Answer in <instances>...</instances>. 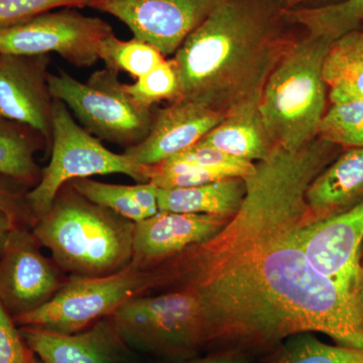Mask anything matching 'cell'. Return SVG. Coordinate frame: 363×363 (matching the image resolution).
<instances>
[{
  "mask_svg": "<svg viewBox=\"0 0 363 363\" xmlns=\"http://www.w3.org/2000/svg\"><path fill=\"white\" fill-rule=\"evenodd\" d=\"M277 0H224L174 55L181 99L226 112L259 100L298 40Z\"/></svg>",
  "mask_w": 363,
  "mask_h": 363,
  "instance_id": "cell-2",
  "label": "cell"
},
{
  "mask_svg": "<svg viewBox=\"0 0 363 363\" xmlns=\"http://www.w3.org/2000/svg\"><path fill=\"white\" fill-rule=\"evenodd\" d=\"M331 40H297L267 79L259 99L262 121L274 147L298 150L316 140L327 109L323 63Z\"/></svg>",
  "mask_w": 363,
  "mask_h": 363,
  "instance_id": "cell-4",
  "label": "cell"
},
{
  "mask_svg": "<svg viewBox=\"0 0 363 363\" xmlns=\"http://www.w3.org/2000/svg\"><path fill=\"white\" fill-rule=\"evenodd\" d=\"M130 195L133 201L136 203L145 214L147 218L154 216L159 209V188L155 184L147 182V183H140L138 185L130 186Z\"/></svg>",
  "mask_w": 363,
  "mask_h": 363,
  "instance_id": "cell-32",
  "label": "cell"
},
{
  "mask_svg": "<svg viewBox=\"0 0 363 363\" xmlns=\"http://www.w3.org/2000/svg\"><path fill=\"white\" fill-rule=\"evenodd\" d=\"M26 188L6 177L0 176V209L16 225L32 228L35 219L26 202Z\"/></svg>",
  "mask_w": 363,
  "mask_h": 363,
  "instance_id": "cell-31",
  "label": "cell"
},
{
  "mask_svg": "<svg viewBox=\"0 0 363 363\" xmlns=\"http://www.w3.org/2000/svg\"><path fill=\"white\" fill-rule=\"evenodd\" d=\"M284 14L289 23L304 28L310 37L333 42L362 28L363 0H339L324 6L284 9Z\"/></svg>",
  "mask_w": 363,
  "mask_h": 363,
  "instance_id": "cell-22",
  "label": "cell"
},
{
  "mask_svg": "<svg viewBox=\"0 0 363 363\" xmlns=\"http://www.w3.org/2000/svg\"><path fill=\"white\" fill-rule=\"evenodd\" d=\"M318 138L342 149L363 147V99L331 104Z\"/></svg>",
  "mask_w": 363,
  "mask_h": 363,
  "instance_id": "cell-25",
  "label": "cell"
},
{
  "mask_svg": "<svg viewBox=\"0 0 363 363\" xmlns=\"http://www.w3.org/2000/svg\"><path fill=\"white\" fill-rule=\"evenodd\" d=\"M68 184L86 199L135 223L147 218L142 208L133 201L130 186L104 183L91 178L75 179Z\"/></svg>",
  "mask_w": 363,
  "mask_h": 363,
  "instance_id": "cell-26",
  "label": "cell"
},
{
  "mask_svg": "<svg viewBox=\"0 0 363 363\" xmlns=\"http://www.w3.org/2000/svg\"><path fill=\"white\" fill-rule=\"evenodd\" d=\"M306 201L315 223L345 213L363 202V147L341 150L311 182Z\"/></svg>",
  "mask_w": 363,
  "mask_h": 363,
  "instance_id": "cell-17",
  "label": "cell"
},
{
  "mask_svg": "<svg viewBox=\"0 0 363 363\" xmlns=\"http://www.w3.org/2000/svg\"><path fill=\"white\" fill-rule=\"evenodd\" d=\"M353 304L363 317V259L360 260L359 269L350 288Z\"/></svg>",
  "mask_w": 363,
  "mask_h": 363,
  "instance_id": "cell-34",
  "label": "cell"
},
{
  "mask_svg": "<svg viewBox=\"0 0 363 363\" xmlns=\"http://www.w3.org/2000/svg\"><path fill=\"white\" fill-rule=\"evenodd\" d=\"M23 340L44 363H121L123 339L111 319L77 332L63 334L38 327H20Z\"/></svg>",
  "mask_w": 363,
  "mask_h": 363,
  "instance_id": "cell-16",
  "label": "cell"
},
{
  "mask_svg": "<svg viewBox=\"0 0 363 363\" xmlns=\"http://www.w3.org/2000/svg\"><path fill=\"white\" fill-rule=\"evenodd\" d=\"M97 0H0V26L13 25L58 7L91 6Z\"/></svg>",
  "mask_w": 363,
  "mask_h": 363,
  "instance_id": "cell-29",
  "label": "cell"
},
{
  "mask_svg": "<svg viewBox=\"0 0 363 363\" xmlns=\"http://www.w3.org/2000/svg\"><path fill=\"white\" fill-rule=\"evenodd\" d=\"M135 224L86 199L66 184L32 231L64 272L100 277L130 264Z\"/></svg>",
  "mask_w": 363,
  "mask_h": 363,
  "instance_id": "cell-3",
  "label": "cell"
},
{
  "mask_svg": "<svg viewBox=\"0 0 363 363\" xmlns=\"http://www.w3.org/2000/svg\"><path fill=\"white\" fill-rule=\"evenodd\" d=\"M169 104L154 113L147 138L124 150V154L138 166L159 164L192 147L226 114L190 100L179 99Z\"/></svg>",
  "mask_w": 363,
  "mask_h": 363,
  "instance_id": "cell-13",
  "label": "cell"
},
{
  "mask_svg": "<svg viewBox=\"0 0 363 363\" xmlns=\"http://www.w3.org/2000/svg\"><path fill=\"white\" fill-rule=\"evenodd\" d=\"M40 247L30 227L16 225L0 252V302L13 319L47 304L68 279Z\"/></svg>",
  "mask_w": 363,
  "mask_h": 363,
  "instance_id": "cell-10",
  "label": "cell"
},
{
  "mask_svg": "<svg viewBox=\"0 0 363 363\" xmlns=\"http://www.w3.org/2000/svg\"><path fill=\"white\" fill-rule=\"evenodd\" d=\"M267 363H363V348L331 345L303 332L279 344Z\"/></svg>",
  "mask_w": 363,
  "mask_h": 363,
  "instance_id": "cell-23",
  "label": "cell"
},
{
  "mask_svg": "<svg viewBox=\"0 0 363 363\" xmlns=\"http://www.w3.org/2000/svg\"><path fill=\"white\" fill-rule=\"evenodd\" d=\"M360 30H363V23H362V28H360Z\"/></svg>",
  "mask_w": 363,
  "mask_h": 363,
  "instance_id": "cell-39",
  "label": "cell"
},
{
  "mask_svg": "<svg viewBox=\"0 0 363 363\" xmlns=\"http://www.w3.org/2000/svg\"><path fill=\"white\" fill-rule=\"evenodd\" d=\"M342 147L317 138L298 150L274 147L245 177L238 213L213 238L150 269L152 291L199 302L209 344L269 350L303 332L363 348V317L350 291L313 267L304 247L311 182Z\"/></svg>",
  "mask_w": 363,
  "mask_h": 363,
  "instance_id": "cell-1",
  "label": "cell"
},
{
  "mask_svg": "<svg viewBox=\"0 0 363 363\" xmlns=\"http://www.w3.org/2000/svg\"><path fill=\"white\" fill-rule=\"evenodd\" d=\"M229 219L159 211L135 224L131 262L138 269L150 271L188 247L213 238Z\"/></svg>",
  "mask_w": 363,
  "mask_h": 363,
  "instance_id": "cell-14",
  "label": "cell"
},
{
  "mask_svg": "<svg viewBox=\"0 0 363 363\" xmlns=\"http://www.w3.org/2000/svg\"><path fill=\"white\" fill-rule=\"evenodd\" d=\"M247 194L245 178H227L189 188L160 189V211L231 218Z\"/></svg>",
  "mask_w": 363,
  "mask_h": 363,
  "instance_id": "cell-19",
  "label": "cell"
},
{
  "mask_svg": "<svg viewBox=\"0 0 363 363\" xmlns=\"http://www.w3.org/2000/svg\"><path fill=\"white\" fill-rule=\"evenodd\" d=\"M30 363H44L42 362V360L40 359L39 357H35V354L33 353L32 359H30Z\"/></svg>",
  "mask_w": 363,
  "mask_h": 363,
  "instance_id": "cell-37",
  "label": "cell"
},
{
  "mask_svg": "<svg viewBox=\"0 0 363 363\" xmlns=\"http://www.w3.org/2000/svg\"><path fill=\"white\" fill-rule=\"evenodd\" d=\"M363 241V202L306 229V255L318 272L350 291L360 266Z\"/></svg>",
  "mask_w": 363,
  "mask_h": 363,
  "instance_id": "cell-15",
  "label": "cell"
},
{
  "mask_svg": "<svg viewBox=\"0 0 363 363\" xmlns=\"http://www.w3.org/2000/svg\"><path fill=\"white\" fill-rule=\"evenodd\" d=\"M50 64V55L0 52V114L39 131L51 147L55 99Z\"/></svg>",
  "mask_w": 363,
  "mask_h": 363,
  "instance_id": "cell-12",
  "label": "cell"
},
{
  "mask_svg": "<svg viewBox=\"0 0 363 363\" xmlns=\"http://www.w3.org/2000/svg\"><path fill=\"white\" fill-rule=\"evenodd\" d=\"M363 259V241L362 243V247H360V260Z\"/></svg>",
  "mask_w": 363,
  "mask_h": 363,
  "instance_id": "cell-38",
  "label": "cell"
},
{
  "mask_svg": "<svg viewBox=\"0 0 363 363\" xmlns=\"http://www.w3.org/2000/svg\"><path fill=\"white\" fill-rule=\"evenodd\" d=\"M311 0H277L279 6L283 9H292Z\"/></svg>",
  "mask_w": 363,
  "mask_h": 363,
  "instance_id": "cell-36",
  "label": "cell"
},
{
  "mask_svg": "<svg viewBox=\"0 0 363 363\" xmlns=\"http://www.w3.org/2000/svg\"><path fill=\"white\" fill-rule=\"evenodd\" d=\"M51 160L42 169L37 186L26 193V202L35 221L51 209L55 198L75 179L123 174L138 183H147L143 167L125 154L105 147L72 116L67 105L54 100Z\"/></svg>",
  "mask_w": 363,
  "mask_h": 363,
  "instance_id": "cell-5",
  "label": "cell"
},
{
  "mask_svg": "<svg viewBox=\"0 0 363 363\" xmlns=\"http://www.w3.org/2000/svg\"><path fill=\"white\" fill-rule=\"evenodd\" d=\"M224 0H97L94 9L123 21L133 37L164 57L179 48Z\"/></svg>",
  "mask_w": 363,
  "mask_h": 363,
  "instance_id": "cell-11",
  "label": "cell"
},
{
  "mask_svg": "<svg viewBox=\"0 0 363 363\" xmlns=\"http://www.w3.org/2000/svg\"><path fill=\"white\" fill-rule=\"evenodd\" d=\"M113 33L106 21L72 9L48 11L13 25L0 26V52L50 55L71 65L89 68L99 61L102 40Z\"/></svg>",
  "mask_w": 363,
  "mask_h": 363,
  "instance_id": "cell-9",
  "label": "cell"
},
{
  "mask_svg": "<svg viewBox=\"0 0 363 363\" xmlns=\"http://www.w3.org/2000/svg\"><path fill=\"white\" fill-rule=\"evenodd\" d=\"M199 143L250 162L262 161L274 149L260 114L259 100H250L229 109Z\"/></svg>",
  "mask_w": 363,
  "mask_h": 363,
  "instance_id": "cell-18",
  "label": "cell"
},
{
  "mask_svg": "<svg viewBox=\"0 0 363 363\" xmlns=\"http://www.w3.org/2000/svg\"><path fill=\"white\" fill-rule=\"evenodd\" d=\"M54 99L61 100L86 130L100 140L135 147L149 135L154 112L135 101L119 81L118 73L104 68L80 82L65 71L50 74Z\"/></svg>",
  "mask_w": 363,
  "mask_h": 363,
  "instance_id": "cell-6",
  "label": "cell"
},
{
  "mask_svg": "<svg viewBox=\"0 0 363 363\" xmlns=\"http://www.w3.org/2000/svg\"><path fill=\"white\" fill-rule=\"evenodd\" d=\"M331 104L363 99V30L333 40L323 63Z\"/></svg>",
  "mask_w": 363,
  "mask_h": 363,
  "instance_id": "cell-21",
  "label": "cell"
},
{
  "mask_svg": "<svg viewBox=\"0 0 363 363\" xmlns=\"http://www.w3.org/2000/svg\"><path fill=\"white\" fill-rule=\"evenodd\" d=\"M99 59L104 62L105 68L130 74L136 80L162 64L166 57L145 40L135 37L123 40L111 33L100 45Z\"/></svg>",
  "mask_w": 363,
  "mask_h": 363,
  "instance_id": "cell-24",
  "label": "cell"
},
{
  "mask_svg": "<svg viewBox=\"0 0 363 363\" xmlns=\"http://www.w3.org/2000/svg\"><path fill=\"white\" fill-rule=\"evenodd\" d=\"M126 90L143 106L152 108L161 101L174 102L181 99V84L173 60H164L149 73L126 84Z\"/></svg>",
  "mask_w": 363,
  "mask_h": 363,
  "instance_id": "cell-27",
  "label": "cell"
},
{
  "mask_svg": "<svg viewBox=\"0 0 363 363\" xmlns=\"http://www.w3.org/2000/svg\"><path fill=\"white\" fill-rule=\"evenodd\" d=\"M188 363H247L242 351L224 350L210 357L199 358Z\"/></svg>",
  "mask_w": 363,
  "mask_h": 363,
  "instance_id": "cell-33",
  "label": "cell"
},
{
  "mask_svg": "<svg viewBox=\"0 0 363 363\" xmlns=\"http://www.w3.org/2000/svg\"><path fill=\"white\" fill-rule=\"evenodd\" d=\"M152 286V272L133 262L108 276H70L47 304L13 320L18 327L77 333L111 317L131 298L147 295Z\"/></svg>",
  "mask_w": 363,
  "mask_h": 363,
  "instance_id": "cell-8",
  "label": "cell"
},
{
  "mask_svg": "<svg viewBox=\"0 0 363 363\" xmlns=\"http://www.w3.org/2000/svg\"><path fill=\"white\" fill-rule=\"evenodd\" d=\"M108 318L124 342L150 352L179 357L209 344L199 302L187 291L138 296Z\"/></svg>",
  "mask_w": 363,
  "mask_h": 363,
  "instance_id": "cell-7",
  "label": "cell"
},
{
  "mask_svg": "<svg viewBox=\"0 0 363 363\" xmlns=\"http://www.w3.org/2000/svg\"><path fill=\"white\" fill-rule=\"evenodd\" d=\"M16 226V224L0 209V252L6 245L9 233Z\"/></svg>",
  "mask_w": 363,
  "mask_h": 363,
  "instance_id": "cell-35",
  "label": "cell"
},
{
  "mask_svg": "<svg viewBox=\"0 0 363 363\" xmlns=\"http://www.w3.org/2000/svg\"><path fill=\"white\" fill-rule=\"evenodd\" d=\"M32 357L20 327L0 302V363H30Z\"/></svg>",
  "mask_w": 363,
  "mask_h": 363,
  "instance_id": "cell-30",
  "label": "cell"
},
{
  "mask_svg": "<svg viewBox=\"0 0 363 363\" xmlns=\"http://www.w3.org/2000/svg\"><path fill=\"white\" fill-rule=\"evenodd\" d=\"M39 131L0 114V176L33 188L42 177L35 154L49 149Z\"/></svg>",
  "mask_w": 363,
  "mask_h": 363,
  "instance_id": "cell-20",
  "label": "cell"
},
{
  "mask_svg": "<svg viewBox=\"0 0 363 363\" xmlns=\"http://www.w3.org/2000/svg\"><path fill=\"white\" fill-rule=\"evenodd\" d=\"M172 159L212 169L225 178H245L252 175L255 168V162L229 156L221 150L201 143H196L192 147L179 152L172 157Z\"/></svg>",
  "mask_w": 363,
  "mask_h": 363,
  "instance_id": "cell-28",
  "label": "cell"
}]
</instances>
